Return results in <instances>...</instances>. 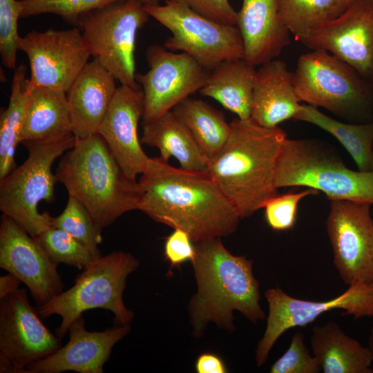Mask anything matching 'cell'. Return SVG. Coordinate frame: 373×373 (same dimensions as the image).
I'll list each match as a JSON object with an SVG mask.
<instances>
[{
  "label": "cell",
  "mask_w": 373,
  "mask_h": 373,
  "mask_svg": "<svg viewBox=\"0 0 373 373\" xmlns=\"http://www.w3.org/2000/svg\"><path fill=\"white\" fill-rule=\"evenodd\" d=\"M191 263L197 292L189 303L193 332L200 336L209 323L231 331L233 311H238L252 323L263 320L260 305L258 281L253 274V260L234 256L223 245L221 238L195 243Z\"/></svg>",
  "instance_id": "7a4b0ae2"
},
{
  "label": "cell",
  "mask_w": 373,
  "mask_h": 373,
  "mask_svg": "<svg viewBox=\"0 0 373 373\" xmlns=\"http://www.w3.org/2000/svg\"><path fill=\"white\" fill-rule=\"evenodd\" d=\"M0 300L1 373H26L29 365L61 347V338L46 327L30 305L26 289Z\"/></svg>",
  "instance_id": "7c38bea8"
},
{
  "label": "cell",
  "mask_w": 373,
  "mask_h": 373,
  "mask_svg": "<svg viewBox=\"0 0 373 373\" xmlns=\"http://www.w3.org/2000/svg\"><path fill=\"white\" fill-rule=\"evenodd\" d=\"M256 73L245 59L224 61L212 69L199 93L214 99L238 118L249 119Z\"/></svg>",
  "instance_id": "d4e9b609"
},
{
  "label": "cell",
  "mask_w": 373,
  "mask_h": 373,
  "mask_svg": "<svg viewBox=\"0 0 373 373\" xmlns=\"http://www.w3.org/2000/svg\"><path fill=\"white\" fill-rule=\"evenodd\" d=\"M142 126L141 143L157 148L164 161L173 157L182 169L207 171L209 160L172 111Z\"/></svg>",
  "instance_id": "484cf974"
},
{
  "label": "cell",
  "mask_w": 373,
  "mask_h": 373,
  "mask_svg": "<svg viewBox=\"0 0 373 373\" xmlns=\"http://www.w3.org/2000/svg\"><path fill=\"white\" fill-rule=\"evenodd\" d=\"M275 185L277 189L305 186L323 193L329 200L373 204V171L349 169L332 149L314 140L285 139Z\"/></svg>",
  "instance_id": "5b68a950"
},
{
  "label": "cell",
  "mask_w": 373,
  "mask_h": 373,
  "mask_svg": "<svg viewBox=\"0 0 373 373\" xmlns=\"http://www.w3.org/2000/svg\"><path fill=\"white\" fill-rule=\"evenodd\" d=\"M312 50L299 57L293 73L299 101L338 117L367 122L373 91L365 77L330 52Z\"/></svg>",
  "instance_id": "ba28073f"
},
{
  "label": "cell",
  "mask_w": 373,
  "mask_h": 373,
  "mask_svg": "<svg viewBox=\"0 0 373 373\" xmlns=\"http://www.w3.org/2000/svg\"><path fill=\"white\" fill-rule=\"evenodd\" d=\"M294 119L329 133L346 149L359 171H372L373 122L358 124L341 122L309 104H302Z\"/></svg>",
  "instance_id": "83f0119b"
},
{
  "label": "cell",
  "mask_w": 373,
  "mask_h": 373,
  "mask_svg": "<svg viewBox=\"0 0 373 373\" xmlns=\"http://www.w3.org/2000/svg\"><path fill=\"white\" fill-rule=\"evenodd\" d=\"M300 41L311 50L330 52L365 78L373 77L372 0H354L340 16Z\"/></svg>",
  "instance_id": "2e32d148"
},
{
  "label": "cell",
  "mask_w": 373,
  "mask_h": 373,
  "mask_svg": "<svg viewBox=\"0 0 373 373\" xmlns=\"http://www.w3.org/2000/svg\"><path fill=\"white\" fill-rule=\"evenodd\" d=\"M181 2L196 12L221 23L236 26L237 12L229 0H163Z\"/></svg>",
  "instance_id": "8d00e7d4"
},
{
  "label": "cell",
  "mask_w": 373,
  "mask_h": 373,
  "mask_svg": "<svg viewBox=\"0 0 373 373\" xmlns=\"http://www.w3.org/2000/svg\"><path fill=\"white\" fill-rule=\"evenodd\" d=\"M146 59L149 70L135 76L144 94L142 124L157 119L199 91L210 73L189 54L160 45L150 46Z\"/></svg>",
  "instance_id": "4fadbf2b"
},
{
  "label": "cell",
  "mask_w": 373,
  "mask_h": 373,
  "mask_svg": "<svg viewBox=\"0 0 373 373\" xmlns=\"http://www.w3.org/2000/svg\"><path fill=\"white\" fill-rule=\"evenodd\" d=\"M26 71L23 64L15 69L9 104L0 113V179L16 167L15 151L21 143L30 95Z\"/></svg>",
  "instance_id": "f1b7e54d"
},
{
  "label": "cell",
  "mask_w": 373,
  "mask_h": 373,
  "mask_svg": "<svg viewBox=\"0 0 373 373\" xmlns=\"http://www.w3.org/2000/svg\"><path fill=\"white\" fill-rule=\"evenodd\" d=\"M318 193L314 189L307 188L296 193L276 195L265 204V216L268 225L275 231L291 229L296 222L299 202L303 198Z\"/></svg>",
  "instance_id": "e575fe53"
},
{
  "label": "cell",
  "mask_w": 373,
  "mask_h": 373,
  "mask_svg": "<svg viewBox=\"0 0 373 373\" xmlns=\"http://www.w3.org/2000/svg\"><path fill=\"white\" fill-rule=\"evenodd\" d=\"M144 111L142 88L121 85L116 89L98 132L124 173L135 180L147 170L151 160L143 151L138 137V124Z\"/></svg>",
  "instance_id": "ac0fdd59"
},
{
  "label": "cell",
  "mask_w": 373,
  "mask_h": 373,
  "mask_svg": "<svg viewBox=\"0 0 373 373\" xmlns=\"http://www.w3.org/2000/svg\"><path fill=\"white\" fill-rule=\"evenodd\" d=\"M119 0H20L21 18L41 14L60 16L77 26L79 17L94 9ZM144 4L157 5L162 0H140Z\"/></svg>",
  "instance_id": "d6a6232c"
},
{
  "label": "cell",
  "mask_w": 373,
  "mask_h": 373,
  "mask_svg": "<svg viewBox=\"0 0 373 373\" xmlns=\"http://www.w3.org/2000/svg\"><path fill=\"white\" fill-rule=\"evenodd\" d=\"M150 15L140 0H119L81 15V30L91 56L121 85L141 88L135 76V49L138 30Z\"/></svg>",
  "instance_id": "9c48e42d"
},
{
  "label": "cell",
  "mask_w": 373,
  "mask_h": 373,
  "mask_svg": "<svg viewBox=\"0 0 373 373\" xmlns=\"http://www.w3.org/2000/svg\"><path fill=\"white\" fill-rule=\"evenodd\" d=\"M230 125L229 137L207 172L242 219L278 194L276 171L287 135L279 126L267 128L251 118L237 117Z\"/></svg>",
  "instance_id": "3957f363"
},
{
  "label": "cell",
  "mask_w": 373,
  "mask_h": 373,
  "mask_svg": "<svg viewBox=\"0 0 373 373\" xmlns=\"http://www.w3.org/2000/svg\"><path fill=\"white\" fill-rule=\"evenodd\" d=\"M144 8L171 31L164 46L166 49L187 53L211 70L224 61L245 59L243 40L237 26L210 19L178 1L162 6L144 4Z\"/></svg>",
  "instance_id": "30bf717a"
},
{
  "label": "cell",
  "mask_w": 373,
  "mask_h": 373,
  "mask_svg": "<svg viewBox=\"0 0 373 373\" xmlns=\"http://www.w3.org/2000/svg\"><path fill=\"white\" fill-rule=\"evenodd\" d=\"M142 191L139 210L153 220L186 232L194 243L228 236L240 216L207 171L171 166L151 157L138 181Z\"/></svg>",
  "instance_id": "6da1fadb"
},
{
  "label": "cell",
  "mask_w": 373,
  "mask_h": 373,
  "mask_svg": "<svg viewBox=\"0 0 373 373\" xmlns=\"http://www.w3.org/2000/svg\"><path fill=\"white\" fill-rule=\"evenodd\" d=\"M140 261L128 252L115 251L95 259L79 274L74 285L47 303L39 305L42 318L58 315L61 321L56 335L64 338L71 323L88 310L104 309L114 314L122 325H130L134 313L123 301V292L129 274L136 271Z\"/></svg>",
  "instance_id": "8992f818"
},
{
  "label": "cell",
  "mask_w": 373,
  "mask_h": 373,
  "mask_svg": "<svg viewBox=\"0 0 373 373\" xmlns=\"http://www.w3.org/2000/svg\"><path fill=\"white\" fill-rule=\"evenodd\" d=\"M370 204L330 200L326 230L334 265L344 283H373V219Z\"/></svg>",
  "instance_id": "5bb4252c"
},
{
  "label": "cell",
  "mask_w": 373,
  "mask_h": 373,
  "mask_svg": "<svg viewBox=\"0 0 373 373\" xmlns=\"http://www.w3.org/2000/svg\"><path fill=\"white\" fill-rule=\"evenodd\" d=\"M318 361L312 356L305 343L304 335L296 332L287 350L270 367L271 373H316Z\"/></svg>",
  "instance_id": "d590c367"
},
{
  "label": "cell",
  "mask_w": 373,
  "mask_h": 373,
  "mask_svg": "<svg viewBox=\"0 0 373 373\" xmlns=\"http://www.w3.org/2000/svg\"><path fill=\"white\" fill-rule=\"evenodd\" d=\"M265 296L269 314L265 333L256 350L258 367L266 363L272 347L285 332L305 327L325 312L338 309L345 311L343 315H351L354 319L373 317V283L350 285L343 293L325 301L296 298L279 287L267 289Z\"/></svg>",
  "instance_id": "8fae6325"
},
{
  "label": "cell",
  "mask_w": 373,
  "mask_h": 373,
  "mask_svg": "<svg viewBox=\"0 0 373 373\" xmlns=\"http://www.w3.org/2000/svg\"><path fill=\"white\" fill-rule=\"evenodd\" d=\"M55 175L102 229L123 214L139 210V182L127 176L99 133L76 138L74 146L63 154Z\"/></svg>",
  "instance_id": "277c9868"
},
{
  "label": "cell",
  "mask_w": 373,
  "mask_h": 373,
  "mask_svg": "<svg viewBox=\"0 0 373 373\" xmlns=\"http://www.w3.org/2000/svg\"><path fill=\"white\" fill-rule=\"evenodd\" d=\"M236 26L245 59L254 66L276 59L290 43V32L279 18L278 0H242Z\"/></svg>",
  "instance_id": "44dd1931"
},
{
  "label": "cell",
  "mask_w": 373,
  "mask_h": 373,
  "mask_svg": "<svg viewBox=\"0 0 373 373\" xmlns=\"http://www.w3.org/2000/svg\"><path fill=\"white\" fill-rule=\"evenodd\" d=\"M72 135L66 93L42 86L30 89L21 143L57 140Z\"/></svg>",
  "instance_id": "603a6c76"
},
{
  "label": "cell",
  "mask_w": 373,
  "mask_h": 373,
  "mask_svg": "<svg viewBox=\"0 0 373 373\" xmlns=\"http://www.w3.org/2000/svg\"><path fill=\"white\" fill-rule=\"evenodd\" d=\"M198 373H225L226 366L223 361L215 354L207 352L200 354L195 363Z\"/></svg>",
  "instance_id": "f35d334b"
},
{
  "label": "cell",
  "mask_w": 373,
  "mask_h": 373,
  "mask_svg": "<svg viewBox=\"0 0 373 373\" xmlns=\"http://www.w3.org/2000/svg\"><path fill=\"white\" fill-rule=\"evenodd\" d=\"M115 78L97 60L88 61L66 92L77 139L98 133L117 89Z\"/></svg>",
  "instance_id": "ffe728a7"
},
{
  "label": "cell",
  "mask_w": 373,
  "mask_h": 373,
  "mask_svg": "<svg viewBox=\"0 0 373 373\" xmlns=\"http://www.w3.org/2000/svg\"><path fill=\"white\" fill-rule=\"evenodd\" d=\"M52 227L65 231L84 244L97 258L102 256L98 246L102 242V229L89 211L75 198L68 195L62 213L52 217Z\"/></svg>",
  "instance_id": "4dcf8cb0"
},
{
  "label": "cell",
  "mask_w": 373,
  "mask_h": 373,
  "mask_svg": "<svg viewBox=\"0 0 373 373\" xmlns=\"http://www.w3.org/2000/svg\"><path fill=\"white\" fill-rule=\"evenodd\" d=\"M293 83V73L285 61L272 59L256 70L251 118L258 124L274 128L295 117L300 104Z\"/></svg>",
  "instance_id": "7402d4cb"
},
{
  "label": "cell",
  "mask_w": 373,
  "mask_h": 373,
  "mask_svg": "<svg viewBox=\"0 0 373 373\" xmlns=\"http://www.w3.org/2000/svg\"><path fill=\"white\" fill-rule=\"evenodd\" d=\"M372 1H373V0H372Z\"/></svg>",
  "instance_id": "b9f144b4"
},
{
  "label": "cell",
  "mask_w": 373,
  "mask_h": 373,
  "mask_svg": "<svg viewBox=\"0 0 373 373\" xmlns=\"http://www.w3.org/2000/svg\"><path fill=\"white\" fill-rule=\"evenodd\" d=\"M372 171H373V169H372Z\"/></svg>",
  "instance_id": "7bdbcfd3"
},
{
  "label": "cell",
  "mask_w": 373,
  "mask_h": 373,
  "mask_svg": "<svg viewBox=\"0 0 373 373\" xmlns=\"http://www.w3.org/2000/svg\"><path fill=\"white\" fill-rule=\"evenodd\" d=\"M130 331V325L120 324L104 331L90 332L80 316L68 329V343L55 353L29 365L26 373H103L113 346Z\"/></svg>",
  "instance_id": "d6986e66"
},
{
  "label": "cell",
  "mask_w": 373,
  "mask_h": 373,
  "mask_svg": "<svg viewBox=\"0 0 373 373\" xmlns=\"http://www.w3.org/2000/svg\"><path fill=\"white\" fill-rule=\"evenodd\" d=\"M311 347L324 373H373L368 347L332 321L312 328Z\"/></svg>",
  "instance_id": "cb8c5ba5"
},
{
  "label": "cell",
  "mask_w": 373,
  "mask_h": 373,
  "mask_svg": "<svg viewBox=\"0 0 373 373\" xmlns=\"http://www.w3.org/2000/svg\"><path fill=\"white\" fill-rule=\"evenodd\" d=\"M19 50L29 60V89L42 86L66 93L91 56L78 27L32 30L21 37Z\"/></svg>",
  "instance_id": "9a60e30c"
},
{
  "label": "cell",
  "mask_w": 373,
  "mask_h": 373,
  "mask_svg": "<svg viewBox=\"0 0 373 373\" xmlns=\"http://www.w3.org/2000/svg\"><path fill=\"white\" fill-rule=\"evenodd\" d=\"M57 264L38 241L10 217L0 222V267L18 278L39 305L63 291Z\"/></svg>",
  "instance_id": "e0dca14e"
},
{
  "label": "cell",
  "mask_w": 373,
  "mask_h": 373,
  "mask_svg": "<svg viewBox=\"0 0 373 373\" xmlns=\"http://www.w3.org/2000/svg\"><path fill=\"white\" fill-rule=\"evenodd\" d=\"M189 235L180 229L166 237L164 246V254L171 267H179L182 263L193 260L195 254V245Z\"/></svg>",
  "instance_id": "74e56055"
},
{
  "label": "cell",
  "mask_w": 373,
  "mask_h": 373,
  "mask_svg": "<svg viewBox=\"0 0 373 373\" xmlns=\"http://www.w3.org/2000/svg\"><path fill=\"white\" fill-rule=\"evenodd\" d=\"M373 359V325L370 332L368 337V346H367Z\"/></svg>",
  "instance_id": "60d3db41"
},
{
  "label": "cell",
  "mask_w": 373,
  "mask_h": 373,
  "mask_svg": "<svg viewBox=\"0 0 373 373\" xmlns=\"http://www.w3.org/2000/svg\"><path fill=\"white\" fill-rule=\"evenodd\" d=\"M21 6L17 0H0V56L3 66L15 69L17 52L21 37L18 33V20Z\"/></svg>",
  "instance_id": "836d02e7"
},
{
  "label": "cell",
  "mask_w": 373,
  "mask_h": 373,
  "mask_svg": "<svg viewBox=\"0 0 373 373\" xmlns=\"http://www.w3.org/2000/svg\"><path fill=\"white\" fill-rule=\"evenodd\" d=\"M282 23L300 41L340 16L354 0H278Z\"/></svg>",
  "instance_id": "f546056e"
},
{
  "label": "cell",
  "mask_w": 373,
  "mask_h": 373,
  "mask_svg": "<svg viewBox=\"0 0 373 373\" xmlns=\"http://www.w3.org/2000/svg\"><path fill=\"white\" fill-rule=\"evenodd\" d=\"M21 282L14 275L8 273L0 277V300L15 292Z\"/></svg>",
  "instance_id": "ab89813d"
},
{
  "label": "cell",
  "mask_w": 373,
  "mask_h": 373,
  "mask_svg": "<svg viewBox=\"0 0 373 373\" xmlns=\"http://www.w3.org/2000/svg\"><path fill=\"white\" fill-rule=\"evenodd\" d=\"M53 262L82 270L97 258L90 249L64 230L50 227L35 238Z\"/></svg>",
  "instance_id": "1f68e13d"
},
{
  "label": "cell",
  "mask_w": 373,
  "mask_h": 373,
  "mask_svg": "<svg viewBox=\"0 0 373 373\" xmlns=\"http://www.w3.org/2000/svg\"><path fill=\"white\" fill-rule=\"evenodd\" d=\"M172 111L210 163L220 153L230 135L231 125L223 113L206 102L190 97L175 106Z\"/></svg>",
  "instance_id": "4316f807"
},
{
  "label": "cell",
  "mask_w": 373,
  "mask_h": 373,
  "mask_svg": "<svg viewBox=\"0 0 373 373\" xmlns=\"http://www.w3.org/2000/svg\"><path fill=\"white\" fill-rule=\"evenodd\" d=\"M74 135L47 142H25L27 159L0 179V211L35 238L52 227V217L40 213L38 204L55 199L57 181L52 172L54 162L75 144Z\"/></svg>",
  "instance_id": "52a82bcc"
}]
</instances>
